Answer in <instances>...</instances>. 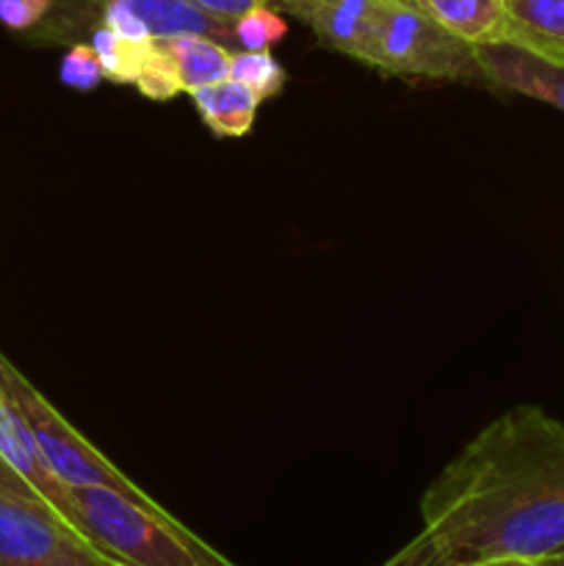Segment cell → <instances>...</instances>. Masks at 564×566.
<instances>
[{
  "instance_id": "ac0fdd59",
  "label": "cell",
  "mask_w": 564,
  "mask_h": 566,
  "mask_svg": "<svg viewBox=\"0 0 564 566\" xmlns=\"http://www.w3.org/2000/svg\"><path fill=\"white\" fill-rule=\"evenodd\" d=\"M191 3L197 6V9H202L205 14L216 17V20L236 22L238 17L258 9V6H271V0H191Z\"/></svg>"
},
{
  "instance_id": "7a4b0ae2",
  "label": "cell",
  "mask_w": 564,
  "mask_h": 566,
  "mask_svg": "<svg viewBox=\"0 0 564 566\" xmlns=\"http://www.w3.org/2000/svg\"><path fill=\"white\" fill-rule=\"evenodd\" d=\"M72 523L125 566H238L164 506H142L105 486H70Z\"/></svg>"
},
{
  "instance_id": "ba28073f",
  "label": "cell",
  "mask_w": 564,
  "mask_h": 566,
  "mask_svg": "<svg viewBox=\"0 0 564 566\" xmlns=\"http://www.w3.org/2000/svg\"><path fill=\"white\" fill-rule=\"evenodd\" d=\"M498 42L564 64V0H506Z\"/></svg>"
},
{
  "instance_id": "d6986e66",
  "label": "cell",
  "mask_w": 564,
  "mask_h": 566,
  "mask_svg": "<svg viewBox=\"0 0 564 566\" xmlns=\"http://www.w3.org/2000/svg\"><path fill=\"white\" fill-rule=\"evenodd\" d=\"M462 566H545V558H529V556H492L479 558Z\"/></svg>"
},
{
  "instance_id": "2e32d148",
  "label": "cell",
  "mask_w": 564,
  "mask_h": 566,
  "mask_svg": "<svg viewBox=\"0 0 564 566\" xmlns=\"http://www.w3.org/2000/svg\"><path fill=\"white\" fill-rule=\"evenodd\" d=\"M59 81L72 92H94L103 83V66L92 44L77 42L66 48L59 66Z\"/></svg>"
},
{
  "instance_id": "e0dca14e",
  "label": "cell",
  "mask_w": 564,
  "mask_h": 566,
  "mask_svg": "<svg viewBox=\"0 0 564 566\" xmlns=\"http://www.w3.org/2000/svg\"><path fill=\"white\" fill-rule=\"evenodd\" d=\"M382 566H446V558H442L435 539L426 531H420L412 542H407L396 556L387 558Z\"/></svg>"
},
{
  "instance_id": "4fadbf2b",
  "label": "cell",
  "mask_w": 564,
  "mask_h": 566,
  "mask_svg": "<svg viewBox=\"0 0 564 566\" xmlns=\"http://www.w3.org/2000/svg\"><path fill=\"white\" fill-rule=\"evenodd\" d=\"M230 77L243 83L263 103V99L276 97L285 88L288 72L271 55V50H232Z\"/></svg>"
},
{
  "instance_id": "8992f818",
  "label": "cell",
  "mask_w": 564,
  "mask_h": 566,
  "mask_svg": "<svg viewBox=\"0 0 564 566\" xmlns=\"http://www.w3.org/2000/svg\"><path fill=\"white\" fill-rule=\"evenodd\" d=\"M288 17L302 20L324 48L359 64L374 61V31L379 0H271Z\"/></svg>"
},
{
  "instance_id": "3957f363",
  "label": "cell",
  "mask_w": 564,
  "mask_h": 566,
  "mask_svg": "<svg viewBox=\"0 0 564 566\" xmlns=\"http://www.w3.org/2000/svg\"><path fill=\"white\" fill-rule=\"evenodd\" d=\"M370 66L396 77L487 86L479 50L431 20L415 0H379Z\"/></svg>"
},
{
  "instance_id": "9a60e30c",
  "label": "cell",
  "mask_w": 564,
  "mask_h": 566,
  "mask_svg": "<svg viewBox=\"0 0 564 566\" xmlns=\"http://www.w3.org/2000/svg\"><path fill=\"white\" fill-rule=\"evenodd\" d=\"M136 88L144 94V97L158 99V103L177 97V94L182 92L180 77H177V70H175V61H171L169 48H166L164 39H155L153 48H149V55L147 61H144L142 75H138L136 81Z\"/></svg>"
},
{
  "instance_id": "277c9868",
  "label": "cell",
  "mask_w": 564,
  "mask_h": 566,
  "mask_svg": "<svg viewBox=\"0 0 564 566\" xmlns=\"http://www.w3.org/2000/svg\"><path fill=\"white\" fill-rule=\"evenodd\" d=\"M0 390L6 392L17 412L31 429L33 440L42 448L50 470L64 481L66 486H105L142 506H160L149 497L142 486L133 484L105 453H100L9 359L0 354Z\"/></svg>"
},
{
  "instance_id": "52a82bcc",
  "label": "cell",
  "mask_w": 564,
  "mask_h": 566,
  "mask_svg": "<svg viewBox=\"0 0 564 566\" xmlns=\"http://www.w3.org/2000/svg\"><path fill=\"white\" fill-rule=\"evenodd\" d=\"M476 50H479L487 88L523 94V97L540 99V103L564 111V64L540 59L529 50L503 42L479 44Z\"/></svg>"
},
{
  "instance_id": "5b68a950",
  "label": "cell",
  "mask_w": 564,
  "mask_h": 566,
  "mask_svg": "<svg viewBox=\"0 0 564 566\" xmlns=\"http://www.w3.org/2000/svg\"><path fill=\"white\" fill-rule=\"evenodd\" d=\"M0 566H125L33 490L0 486Z\"/></svg>"
},
{
  "instance_id": "30bf717a",
  "label": "cell",
  "mask_w": 564,
  "mask_h": 566,
  "mask_svg": "<svg viewBox=\"0 0 564 566\" xmlns=\"http://www.w3.org/2000/svg\"><path fill=\"white\" fill-rule=\"evenodd\" d=\"M431 20L468 44H492L506 20V0H415Z\"/></svg>"
},
{
  "instance_id": "9c48e42d",
  "label": "cell",
  "mask_w": 564,
  "mask_h": 566,
  "mask_svg": "<svg viewBox=\"0 0 564 566\" xmlns=\"http://www.w3.org/2000/svg\"><path fill=\"white\" fill-rule=\"evenodd\" d=\"M188 94H191V103L197 108L199 119L205 122V127L213 136L241 138L252 130L260 99L243 83L227 77V81L213 83V86L194 88Z\"/></svg>"
},
{
  "instance_id": "6da1fadb",
  "label": "cell",
  "mask_w": 564,
  "mask_h": 566,
  "mask_svg": "<svg viewBox=\"0 0 564 566\" xmlns=\"http://www.w3.org/2000/svg\"><path fill=\"white\" fill-rule=\"evenodd\" d=\"M446 566L564 551V423L534 403L498 415L420 497Z\"/></svg>"
},
{
  "instance_id": "8fae6325",
  "label": "cell",
  "mask_w": 564,
  "mask_h": 566,
  "mask_svg": "<svg viewBox=\"0 0 564 566\" xmlns=\"http://www.w3.org/2000/svg\"><path fill=\"white\" fill-rule=\"evenodd\" d=\"M169 48L171 61H175L177 77H180L182 92L213 86L230 77V53L227 44L216 42L199 33H180V36L164 39Z\"/></svg>"
},
{
  "instance_id": "7c38bea8",
  "label": "cell",
  "mask_w": 564,
  "mask_h": 566,
  "mask_svg": "<svg viewBox=\"0 0 564 566\" xmlns=\"http://www.w3.org/2000/svg\"><path fill=\"white\" fill-rule=\"evenodd\" d=\"M153 42L155 39H149V42H130V39L116 36L111 28H97L88 36V44L94 48L100 66H103V77L116 83V86H136Z\"/></svg>"
},
{
  "instance_id": "5bb4252c",
  "label": "cell",
  "mask_w": 564,
  "mask_h": 566,
  "mask_svg": "<svg viewBox=\"0 0 564 566\" xmlns=\"http://www.w3.org/2000/svg\"><path fill=\"white\" fill-rule=\"evenodd\" d=\"M238 50H271L288 33V22L274 6H258L232 22Z\"/></svg>"
}]
</instances>
